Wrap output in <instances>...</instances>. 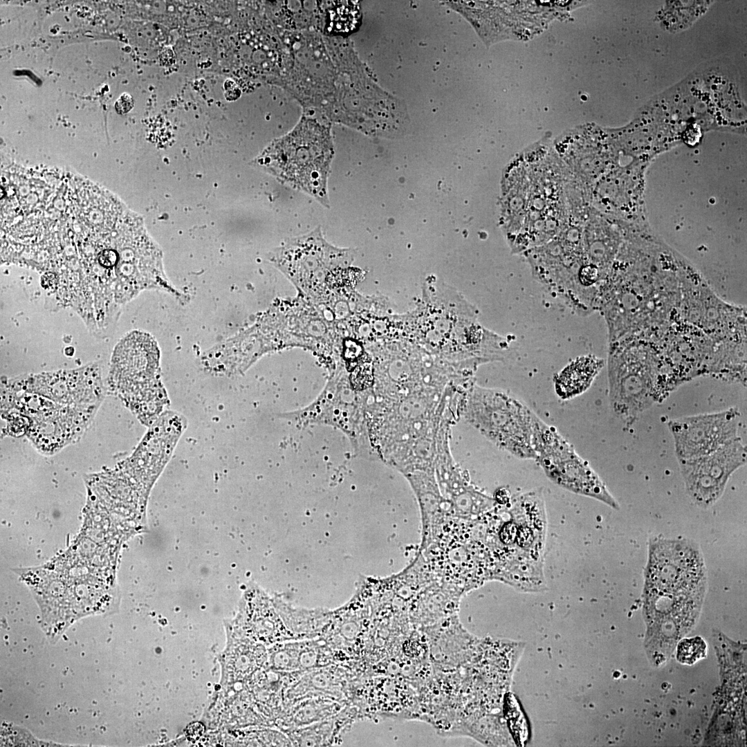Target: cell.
I'll return each mask as SVG.
<instances>
[{
	"label": "cell",
	"mask_w": 747,
	"mask_h": 747,
	"mask_svg": "<svg viewBox=\"0 0 747 747\" xmlns=\"http://www.w3.org/2000/svg\"><path fill=\"white\" fill-rule=\"evenodd\" d=\"M524 156L510 169L504 192V228L515 253H525L553 239L564 227L566 169L552 160Z\"/></svg>",
	"instance_id": "cell-1"
},
{
	"label": "cell",
	"mask_w": 747,
	"mask_h": 747,
	"mask_svg": "<svg viewBox=\"0 0 747 747\" xmlns=\"http://www.w3.org/2000/svg\"><path fill=\"white\" fill-rule=\"evenodd\" d=\"M607 371L611 408L627 423L681 384L663 351L645 340L609 343Z\"/></svg>",
	"instance_id": "cell-2"
},
{
	"label": "cell",
	"mask_w": 747,
	"mask_h": 747,
	"mask_svg": "<svg viewBox=\"0 0 747 747\" xmlns=\"http://www.w3.org/2000/svg\"><path fill=\"white\" fill-rule=\"evenodd\" d=\"M333 154L329 129L302 120L289 134L273 142L259 160L279 179L329 208L327 179Z\"/></svg>",
	"instance_id": "cell-3"
},
{
	"label": "cell",
	"mask_w": 747,
	"mask_h": 747,
	"mask_svg": "<svg viewBox=\"0 0 747 747\" xmlns=\"http://www.w3.org/2000/svg\"><path fill=\"white\" fill-rule=\"evenodd\" d=\"M111 389L145 425L150 426L169 405L160 376V352L148 333L133 331L116 347L109 374Z\"/></svg>",
	"instance_id": "cell-4"
},
{
	"label": "cell",
	"mask_w": 747,
	"mask_h": 747,
	"mask_svg": "<svg viewBox=\"0 0 747 747\" xmlns=\"http://www.w3.org/2000/svg\"><path fill=\"white\" fill-rule=\"evenodd\" d=\"M461 416L498 448L519 459H535L533 436L537 416L510 394L474 383Z\"/></svg>",
	"instance_id": "cell-5"
},
{
	"label": "cell",
	"mask_w": 747,
	"mask_h": 747,
	"mask_svg": "<svg viewBox=\"0 0 747 747\" xmlns=\"http://www.w3.org/2000/svg\"><path fill=\"white\" fill-rule=\"evenodd\" d=\"M533 446L535 459L548 477L573 492L588 496L618 509L619 505L607 487L553 426L536 418Z\"/></svg>",
	"instance_id": "cell-6"
},
{
	"label": "cell",
	"mask_w": 747,
	"mask_h": 747,
	"mask_svg": "<svg viewBox=\"0 0 747 747\" xmlns=\"http://www.w3.org/2000/svg\"><path fill=\"white\" fill-rule=\"evenodd\" d=\"M270 260L299 290L315 297L322 292L331 274L350 264L352 253L327 243L318 228L276 249Z\"/></svg>",
	"instance_id": "cell-7"
},
{
	"label": "cell",
	"mask_w": 747,
	"mask_h": 747,
	"mask_svg": "<svg viewBox=\"0 0 747 747\" xmlns=\"http://www.w3.org/2000/svg\"><path fill=\"white\" fill-rule=\"evenodd\" d=\"M533 277L575 313L597 310V299L582 286L580 271L587 263L582 250L553 238L525 253Z\"/></svg>",
	"instance_id": "cell-8"
},
{
	"label": "cell",
	"mask_w": 747,
	"mask_h": 747,
	"mask_svg": "<svg viewBox=\"0 0 747 747\" xmlns=\"http://www.w3.org/2000/svg\"><path fill=\"white\" fill-rule=\"evenodd\" d=\"M701 551L685 538H656L648 546L643 590L681 592L706 589Z\"/></svg>",
	"instance_id": "cell-9"
},
{
	"label": "cell",
	"mask_w": 747,
	"mask_h": 747,
	"mask_svg": "<svg viewBox=\"0 0 747 747\" xmlns=\"http://www.w3.org/2000/svg\"><path fill=\"white\" fill-rule=\"evenodd\" d=\"M741 438L702 456L678 460L686 492L699 507L707 508L722 495L731 475L746 463Z\"/></svg>",
	"instance_id": "cell-10"
},
{
	"label": "cell",
	"mask_w": 747,
	"mask_h": 747,
	"mask_svg": "<svg viewBox=\"0 0 747 747\" xmlns=\"http://www.w3.org/2000/svg\"><path fill=\"white\" fill-rule=\"evenodd\" d=\"M740 413L737 408L670 420L678 460L710 453L739 437Z\"/></svg>",
	"instance_id": "cell-11"
},
{
	"label": "cell",
	"mask_w": 747,
	"mask_h": 747,
	"mask_svg": "<svg viewBox=\"0 0 747 747\" xmlns=\"http://www.w3.org/2000/svg\"><path fill=\"white\" fill-rule=\"evenodd\" d=\"M180 413L165 409L149 428L121 468L142 477L151 486L169 461L176 444L187 427Z\"/></svg>",
	"instance_id": "cell-12"
},
{
	"label": "cell",
	"mask_w": 747,
	"mask_h": 747,
	"mask_svg": "<svg viewBox=\"0 0 747 747\" xmlns=\"http://www.w3.org/2000/svg\"><path fill=\"white\" fill-rule=\"evenodd\" d=\"M604 365V360L593 354L576 358L554 377L555 393L562 400L580 395L591 386Z\"/></svg>",
	"instance_id": "cell-13"
},
{
	"label": "cell",
	"mask_w": 747,
	"mask_h": 747,
	"mask_svg": "<svg viewBox=\"0 0 747 747\" xmlns=\"http://www.w3.org/2000/svg\"><path fill=\"white\" fill-rule=\"evenodd\" d=\"M306 672L287 690V699L295 700L301 696L315 692L326 698L339 701L343 699V679L333 669L326 667Z\"/></svg>",
	"instance_id": "cell-14"
},
{
	"label": "cell",
	"mask_w": 747,
	"mask_h": 747,
	"mask_svg": "<svg viewBox=\"0 0 747 747\" xmlns=\"http://www.w3.org/2000/svg\"><path fill=\"white\" fill-rule=\"evenodd\" d=\"M338 701L323 698L308 702L302 701L299 705L293 706L287 714V723L293 728H299L309 723L320 722L319 720L324 719L326 716L336 714V711L340 708Z\"/></svg>",
	"instance_id": "cell-15"
},
{
	"label": "cell",
	"mask_w": 747,
	"mask_h": 747,
	"mask_svg": "<svg viewBox=\"0 0 747 747\" xmlns=\"http://www.w3.org/2000/svg\"><path fill=\"white\" fill-rule=\"evenodd\" d=\"M327 30L335 33H349L358 26L360 19L359 4L354 1H331L327 7Z\"/></svg>",
	"instance_id": "cell-16"
},
{
	"label": "cell",
	"mask_w": 747,
	"mask_h": 747,
	"mask_svg": "<svg viewBox=\"0 0 747 747\" xmlns=\"http://www.w3.org/2000/svg\"><path fill=\"white\" fill-rule=\"evenodd\" d=\"M706 647L701 638L684 639L678 645L677 659L681 663L692 664L705 655Z\"/></svg>",
	"instance_id": "cell-17"
},
{
	"label": "cell",
	"mask_w": 747,
	"mask_h": 747,
	"mask_svg": "<svg viewBox=\"0 0 747 747\" xmlns=\"http://www.w3.org/2000/svg\"><path fill=\"white\" fill-rule=\"evenodd\" d=\"M101 266L105 268H111L116 265L118 260V255L116 250L106 249L102 250L98 257Z\"/></svg>",
	"instance_id": "cell-18"
},
{
	"label": "cell",
	"mask_w": 747,
	"mask_h": 747,
	"mask_svg": "<svg viewBox=\"0 0 747 747\" xmlns=\"http://www.w3.org/2000/svg\"><path fill=\"white\" fill-rule=\"evenodd\" d=\"M133 106L132 97L128 93L122 94L116 101L114 107L119 114H124L129 112Z\"/></svg>",
	"instance_id": "cell-19"
},
{
	"label": "cell",
	"mask_w": 747,
	"mask_h": 747,
	"mask_svg": "<svg viewBox=\"0 0 747 747\" xmlns=\"http://www.w3.org/2000/svg\"><path fill=\"white\" fill-rule=\"evenodd\" d=\"M518 528L515 524L508 523L502 528L500 537L505 544H512L516 539Z\"/></svg>",
	"instance_id": "cell-20"
},
{
	"label": "cell",
	"mask_w": 747,
	"mask_h": 747,
	"mask_svg": "<svg viewBox=\"0 0 747 747\" xmlns=\"http://www.w3.org/2000/svg\"><path fill=\"white\" fill-rule=\"evenodd\" d=\"M532 533L528 528L518 530L517 539L521 546H527L532 541Z\"/></svg>",
	"instance_id": "cell-21"
}]
</instances>
